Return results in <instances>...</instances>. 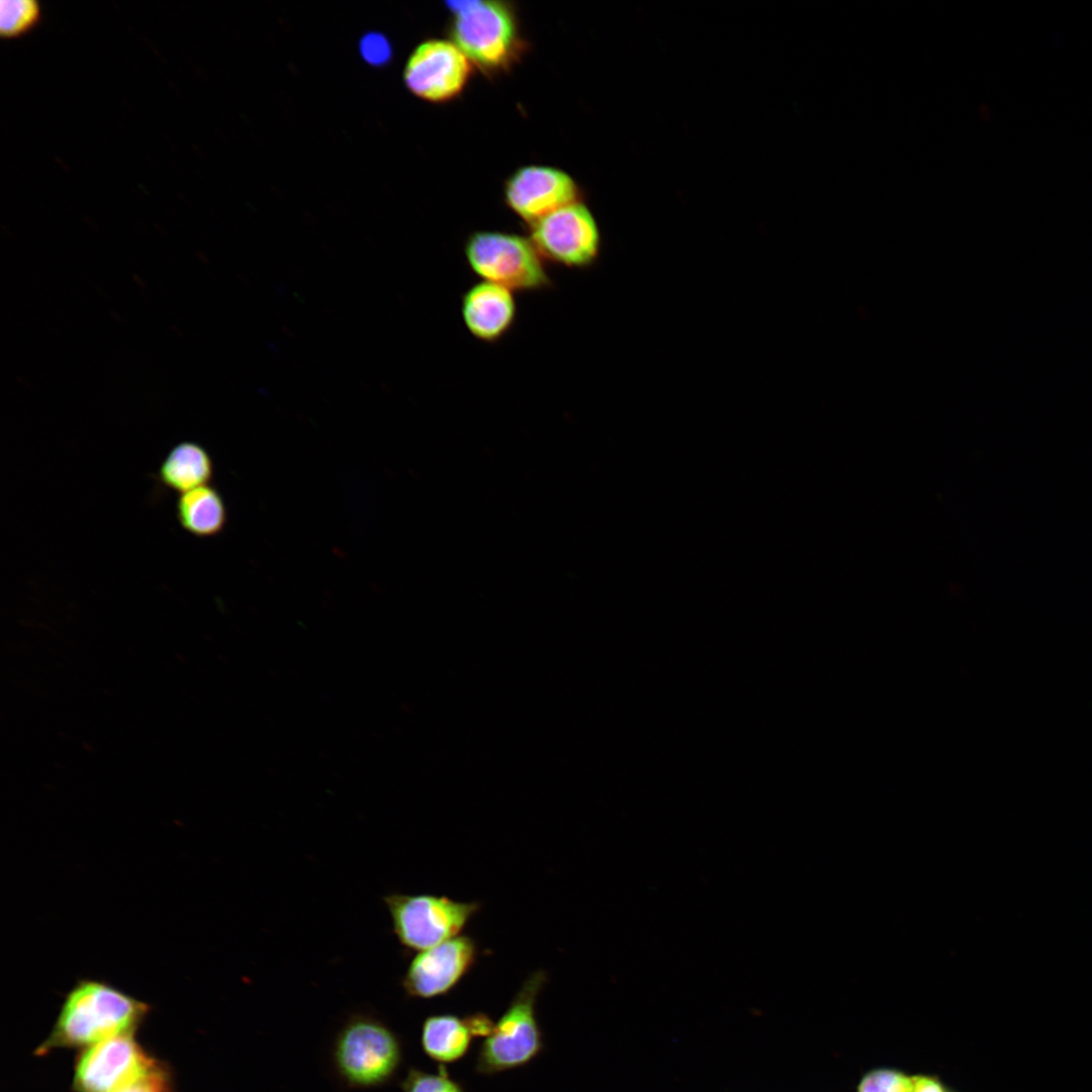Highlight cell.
I'll list each match as a JSON object with an SVG mask.
<instances>
[{
    "instance_id": "obj_1",
    "label": "cell",
    "mask_w": 1092,
    "mask_h": 1092,
    "mask_svg": "<svg viewBox=\"0 0 1092 1092\" xmlns=\"http://www.w3.org/2000/svg\"><path fill=\"white\" fill-rule=\"evenodd\" d=\"M147 1012V1005L98 981L79 982L68 994L43 1048L95 1044L128 1034Z\"/></svg>"
},
{
    "instance_id": "obj_2",
    "label": "cell",
    "mask_w": 1092,
    "mask_h": 1092,
    "mask_svg": "<svg viewBox=\"0 0 1092 1092\" xmlns=\"http://www.w3.org/2000/svg\"><path fill=\"white\" fill-rule=\"evenodd\" d=\"M548 976L543 970L531 973L522 983L507 1009L480 1044L474 1064L479 1076H495L531 1064L545 1050V1037L537 1015L540 993Z\"/></svg>"
},
{
    "instance_id": "obj_3",
    "label": "cell",
    "mask_w": 1092,
    "mask_h": 1092,
    "mask_svg": "<svg viewBox=\"0 0 1092 1092\" xmlns=\"http://www.w3.org/2000/svg\"><path fill=\"white\" fill-rule=\"evenodd\" d=\"M451 40L473 66L486 73L507 69L518 57L521 38L514 9L500 1L448 2Z\"/></svg>"
},
{
    "instance_id": "obj_4",
    "label": "cell",
    "mask_w": 1092,
    "mask_h": 1092,
    "mask_svg": "<svg viewBox=\"0 0 1092 1092\" xmlns=\"http://www.w3.org/2000/svg\"><path fill=\"white\" fill-rule=\"evenodd\" d=\"M463 255L476 276L513 292H538L553 286L546 262L528 236L474 231L464 241Z\"/></svg>"
},
{
    "instance_id": "obj_5",
    "label": "cell",
    "mask_w": 1092,
    "mask_h": 1092,
    "mask_svg": "<svg viewBox=\"0 0 1092 1092\" xmlns=\"http://www.w3.org/2000/svg\"><path fill=\"white\" fill-rule=\"evenodd\" d=\"M403 1059L400 1038L383 1021L354 1015L340 1029L333 1046L334 1067L351 1088L369 1089L390 1082Z\"/></svg>"
},
{
    "instance_id": "obj_6",
    "label": "cell",
    "mask_w": 1092,
    "mask_h": 1092,
    "mask_svg": "<svg viewBox=\"0 0 1092 1092\" xmlns=\"http://www.w3.org/2000/svg\"><path fill=\"white\" fill-rule=\"evenodd\" d=\"M400 944L422 951L463 934L480 911L478 901H457L433 894L392 893L383 898Z\"/></svg>"
},
{
    "instance_id": "obj_7",
    "label": "cell",
    "mask_w": 1092,
    "mask_h": 1092,
    "mask_svg": "<svg viewBox=\"0 0 1092 1092\" xmlns=\"http://www.w3.org/2000/svg\"><path fill=\"white\" fill-rule=\"evenodd\" d=\"M528 229V237L546 263L582 270L594 266L600 257L601 232L581 200L545 215Z\"/></svg>"
},
{
    "instance_id": "obj_8",
    "label": "cell",
    "mask_w": 1092,
    "mask_h": 1092,
    "mask_svg": "<svg viewBox=\"0 0 1092 1092\" xmlns=\"http://www.w3.org/2000/svg\"><path fill=\"white\" fill-rule=\"evenodd\" d=\"M472 68L451 39L430 38L420 42L408 56L403 81L414 96L431 103H445L463 92Z\"/></svg>"
},
{
    "instance_id": "obj_9",
    "label": "cell",
    "mask_w": 1092,
    "mask_h": 1092,
    "mask_svg": "<svg viewBox=\"0 0 1092 1092\" xmlns=\"http://www.w3.org/2000/svg\"><path fill=\"white\" fill-rule=\"evenodd\" d=\"M476 940L458 935L419 951L410 963L401 981L411 998L434 999L450 994L477 963Z\"/></svg>"
},
{
    "instance_id": "obj_10",
    "label": "cell",
    "mask_w": 1092,
    "mask_h": 1092,
    "mask_svg": "<svg viewBox=\"0 0 1092 1092\" xmlns=\"http://www.w3.org/2000/svg\"><path fill=\"white\" fill-rule=\"evenodd\" d=\"M504 200L529 225L580 198L578 186L565 171L546 165H527L506 181Z\"/></svg>"
},
{
    "instance_id": "obj_11",
    "label": "cell",
    "mask_w": 1092,
    "mask_h": 1092,
    "mask_svg": "<svg viewBox=\"0 0 1092 1092\" xmlns=\"http://www.w3.org/2000/svg\"><path fill=\"white\" fill-rule=\"evenodd\" d=\"M153 1065L129 1034L118 1035L91 1045L81 1056L74 1087L80 1092H114Z\"/></svg>"
},
{
    "instance_id": "obj_12",
    "label": "cell",
    "mask_w": 1092,
    "mask_h": 1092,
    "mask_svg": "<svg viewBox=\"0 0 1092 1092\" xmlns=\"http://www.w3.org/2000/svg\"><path fill=\"white\" fill-rule=\"evenodd\" d=\"M515 292L495 283L481 280L470 285L461 296L460 311L468 333L477 341L495 344L515 326L518 305Z\"/></svg>"
},
{
    "instance_id": "obj_13",
    "label": "cell",
    "mask_w": 1092,
    "mask_h": 1092,
    "mask_svg": "<svg viewBox=\"0 0 1092 1092\" xmlns=\"http://www.w3.org/2000/svg\"><path fill=\"white\" fill-rule=\"evenodd\" d=\"M214 472L208 451L194 441L174 445L158 469V479L166 488L179 494L209 484Z\"/></svg>"
},
{
    "instance_id": "obj_14",
    "label": "cell",
    "mask_w": 1092,
    "mask_h": 1092,
    "mask_svg": "<svg viewBox=\"0 0 1092 1092\" xmlns=\"http://www.w3.org/2000/svg\"><path fill=\"white\" fill-rule=\"evenodd\" d=\"M473 1038L465 1017L456 1014H432L422 1023V1050L439 1066L452 1065L464 1059Z\"/></svg>"
},
{
    "instance_id": "obj_15",
    "label": "cell",
    "mask_w": 1092,
    "mask_h": 1092,
    "mask_svg": "<svg viewBox=\"0 0 1092 1092\" xmlns=\"http://www.w3.org/2000/svg\"><path fill=\"white\" fill-rule=\"evenodd\" d=\"M176 518L187 533L198 538H209L222 532L228 512L219 491L207 484L179 494Z\"/></svg>"
},
{
    "instance_id": "obj_16",
    "label": "cell",
    "mask_w": 1092,
    "mask_h": 1092,
    "mask_svg": "<svg viewBox=\"0 0 1092 1092\" xmlns=\"http://www.w3.org/2000/svg\"><path fill=\"white\" fill-rule=\"evenodd\" d=\"M40 8L33 0H2L0 2V32L3 36H18L29 30L39 19Z\"/></svg>"
},
{
    "instance_id": "obj_17",
    "label": "cell",
    "mask_w": 1092,
    "mask_h": 1092,
    "mask_svg": "<svg viewBox=\"0 0 1092 1092\" xmlns=\"http://www.w3.org/2000/svg\"><path fill=\"white\" fill-rule=\"evenodd\" d=\"M400 1088L401 1092H466L446 1066H439L435 1073L411 1067L400 1082Z\"/></svg>"
},
{
    "instance_id": "obj_18",
    "label": "cell",
    "mask_w": 1092,
    "mask_h": 1092,
    "mask_svg": "<svg viewBox=\"0 0 1092 1092\" xmlns=\"http://www.w3.org/2000/svg\"><path fill=\"white\" fill-rule=\"evenodd\" d=\"M914 1078L901 1073L879 1070L867 1075L858 1087V1092H912Z\"/></svg>"
},
{
    "instance_id": "obj_19",
    "label": "cell",
    "mask_w": 1092,
    "mask_h": 1092,
    "mask_svg": "<svg viewBox=\"0 0 1092 1092\" xmlns=\"http://www.w3.org/2000/svg\"><path fill=\"white\" fill-rule=\"evenodd\" d=\"M359 51L367 64L377 67L386 65L392 56L389 40L379 32L364 34L359 42Z\"/></svg>"
},
{
    "instance_id": "obj_20",
    "label": "cell",
    "mask_w": 1092,
    "mask_h": 1092,
    "mask_svg": "<svg viewBox=\"0 0 1092 1092\" xmlns=\"http://www.w3.org/2000/svg\"><path fill=\"white\" fill-rule=\"evenodd\" d=\"M114 1092H169V1088L166 1076L155 1064L143 1075Z\"/></svg>"
},
{
    "instance_id": "obj_21",
    "label": "cell",
    "mask_w": 1092,
    "mask_h": 1092,
    "mask_svg": "<svg viewBox=\"0 0 1092 1092\" xmlns=\"http://www.w3.org/2000/svg\"><path fill=\"white\" fill-rule=\"evenodd\" d=\"M473 1037L486 1038L494 1027L493 1020L484 1012H474L465 1016Z\"/></svg>"
},
{
    "instance_id": "obj_22",
    "label": "cell",
    "mask_w": 1092,
    "mask_h": 1092,
    "mask_svg": "<svg viewBox=\"0 0 1092 1092\" xmlns=\"http://www.w3.org/2000/svg\"><path fill=\"white\" fill-rule=\"evenodd\" d=\"M912 1092H944L940 1084L930 1078L915 1077Z\"/></svg>"
}]
</instances>
